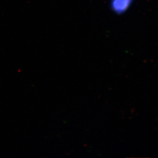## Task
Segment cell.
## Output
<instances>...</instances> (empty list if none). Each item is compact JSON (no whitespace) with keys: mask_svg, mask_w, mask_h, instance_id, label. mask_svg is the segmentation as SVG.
<instances>
[{"mask_svg":"<svg viewBox=\"0 0 158 158\" xmlns=\"http://www.w3.org/2000/svg\"><path fill=\"white\" fill-rule=\"evenodd\" d=\"M132 2V0H111L110 6L116 14H123L130 8Z\"/></svg>","mask_w":158,"mask_h":158,"instance_id":"1","label":"cell"}]
</instances>
